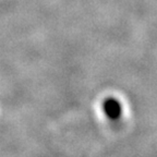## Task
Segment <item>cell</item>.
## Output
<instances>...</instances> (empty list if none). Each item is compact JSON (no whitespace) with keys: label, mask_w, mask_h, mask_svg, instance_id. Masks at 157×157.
I'll list each match as a JSON object with an SVG mask.
<instances>
[{"label":"cell","mask_w":157,"mask_h":157,"mask_svg":"<svg viewBox=\"0 0 157 157\" xmlns=\"http://www.w3.org/2000/svg\"><path fill=\"white\" fill-rule=\"evenodd\" d=\"M103 109L106 116L113 120L119 119L121 116V111H122L121 104L115 98H107L103 104Z\"/></svg>","instance_id":"6da1fadb"}]
</instances>
